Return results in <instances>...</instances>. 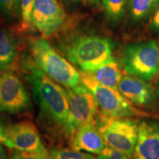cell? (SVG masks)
<instances>
[{"mask_svg":"<svg viewBox=\"0 0 159 159\" xmlns=\"http://www.w3.org/2000/svg\"><path fill=\"white\" fill-rule=\"evenodd\" d=\"M67 1H69V2H76L77 0H67Z\"/></svg>","mask_w":159,"mask_h":159,"instance_id":"28","label":"cell"},{"mask_svg":"<svg viewBox=\"0 0 159 159\" xmlns=\"http://www.w3.org/2000/svg\"><path fill=\"white\" fill-rule=\"evenodd\" d=\"M89 1L93 5H97L99 3V2H100V0H89Z\"/></svg>","mask_w":159,"mask_h":159,"instance_id":"26","label":"cell"},{"mask_svg":"<svg viewBox=\"0 0 159 159\" xmlns=\"http://www.w3.org/2000/svg\"><path fill=\"white\" fill-rule=\"evenodd\" d=\"M35 2V0H21V6H20L21 21L18 27L21 33L28 32L30 30H33L32 14H33Z\"/></svg>","mask_w":159,"mask_h":159,"instance_id":"18","label":"cell"},{"mask_svg":"<svg viewBox=\"0 0 159 159\" xmlns=\"http://www.w3.org/2000/svg\"><path fill=\"white\" fill-rule=\"evenodd\" d=\"M80 74L81 82L94 95L101 114L104 116L114 118L150 116L135 108L119 90L100 84L88 72L80 71Z\"/></svg>","mask_w":159,"mask_h":159,"instance_id":"4","label":"cell"},{"mask_svg":"<svg viewBox=\"0 0 159 159\" xmlns=\"http://www.w3.org/2000/svg\"><path fill=\"white\" fill-rule=\"evenodd\" d=\"M97 126L106 146L122 151L130 158L134 156L138 136L136 121L130 117L114 118L99 114Z\"/></svg>","mask_w":159,"mask_h":159,"instance_id":"6","label":"cell"},{"mask_svg":"<svg viewBox=\"0 0 159 159\" xmlns=\"http://www.w3.org/2000/svg\"><path fill=\"white\" fill-rule=\"evenodd\" d=\"M10 124L11 123H10V120L7 117L4 116V115H0V144L3 142L6 130H7Z\"/></svg>","mask_w":159,"mask_h":159,"instance_id":"23","label":"cell"},{"mask_svg":"<svg viewBox=\"0 0 159 159\" xmlns=\"http://www.w3.org/2000/svg\"><path fill=\"white\" fill-rule=\"evenodd\" d=\"M150 28L152 31L159 33V7L152 14L150 21Z\"/></svg>","mask_w":159,"mask_h":159,"instance_id":"24","label":"cell"},{"mask_svg":"<svg viewBox=\"0 0 159 159\" xmlns=\"http://www.w3.org/2000/svg\"><path fill=\"white\" fill-rule=\"evenodd\" d=\"M156 96L158 97L159 99V80L158 83H157L156 85Z\"/></svg>","mask_w":159,"mask_h":159,"instance_id":"27","label":"cell"},{"mask_svg":"<svg viewBox=\"0 0 159 159\" xmlns=\"http://www.w3.org/2000/svg\"><path fill=\"white\" fill-rule=\"evenodd\" d=\"M68 15L58 0H35L32 14L33 30L43 39H51L64 29Z\"/></svg>","mask_w":159,"mask_h":159,"instance_id":"8","label":"cell"},{"mask_svg":"<svg viewBox=\"0 0 159 159\" xmlns=\"http://www.w3.org/2000/svg\"><path fill=\"white\" fill-rule=\"evenodd\" d=\"M2 144L11 150L29 152H49L43 143L39 127L31 119L11 123Z\"/></svg>","mask_w":159,"mask_h":159,"instance_id":"9","label":"cell"},{"mask_svg":"<svg viewBox=\"0 0 159 159\" xmlns=\"http://www.w3.org/2000/svg\"><path fill=\"white\" fill-rule=\"evenodd\" d=\"M21 0H0V9L6 19L13 21L20 18Z\"/></svg>","mask_w":159,"mask_h":159,"instance_id":"20","label":"cell"},{"mask_svg":"<svg viewBox=\"0 0 159 159\" xmlns=\"http://www.w3.org/2000/svg\"><path fill=\"white\" fill-rule=\"evenodd\" d=\"M50 159H97L86 152L69 148H53L49 151Z\"/></svg>","mask_w":159,"mask_h":159,"instance_id":"19","label":"cell"},{"mask_svg":"<svg viewBox=\"0 0 159 159\" xmlns=\"http://www.w3.org/2000/svg\"><path fill=\"white\" fill-rule=\"evenodd\" d=\"M128 7L132 19L138 21L152 16L159 7V0H128Z\"/></svg>","mask_w":159,"mask_h":159,"instance_id":"16","label":"cell"},{"mask_svg":"<svg viewBox=\"0 0 159 159\" xmlns=\"http://www.w3.org/2000/svg\"><path fill=\"white\" fill-rule=\"evenodd\" d=\"M10 159H50L49 152H39L12 150Z\"/></svg>","mask_w":159,"mask_h":159,"instance_id":"21","label":"cell"},{"mask_svg":"<svg viewBox=\"0 0 159 159\" xmlns=\"http://www.w3.org/2000/svg\"><path fill=\"white\" fill-rule=\"evenodd\" d=\"M105 13L109 19L119 21L124 16L128 0H102Z\"/></svg>","mask_w":159,"mask_h":159,"instance_id":"17","label":"cell"},{"mask_svg":"<svg viewBox=\"0 0 159 159\" xmlns=\"http://www.w3.org/2000/svg\"><path fill=\"white\" fill-rule=\"evenodd\" d=\"M123 69L129 75L150 81L158 74L159 47L155 40L132 43L122 55Z\"/></svg>","mask_w":159,"mask_h":159,"instance_id":"5","label":"cell"},{"mask_svg":"<svg viewBox=\"0 0 159 159\" xmlns=\"http://www.w3.org/2000/svg\"><path fill=\"white\" fill-rule=\"evenodd\" d=\"M30 55L47 76L66 89L80 85V74L76 68L42 37L29 36L26 41Z\"/></svg>","mask_w":159,"mask_h":159,"instance_id":"2","label":"cell"},{"mask_svg":"<svg viewBox=\"0 0 159 159\" xmlns=\"http://www.w3.org/2000/svg\"><path fill=\"white\" fill-rule=\"evenodd\" d=\"M130 158L122 151L106 146L98 154L97 159H130Z\"/></svg>","mask_w":159,"mask_h":159,"instance_id":"22","label":"cell"},{"mask_svg":"<svg viewBox=\"0 0 159 159\" xmlns=\"http://www.w3.org/2000/svg\"><path fill=\"white\" fill-rule=\"evenodd\" d=\"M69 110L77 127L96 125L99 111L94 95L83 83L66 89Z\"/></svg>","mask_w":159,"mask_h":159,"instance_id":"10","label":"cell"},{"mask_svg":"<svg viewBox=\"0 0 159 159\" xmlns=\"http://www.w3.org/2000/svg\"><path fill=\"white\" fill-rule=\"evenodd\" d=\"M118 90L135 106L148 108L156 105V91L144 80L131 75L122 77Z\"/></svg>","mask_w":159,"mask_h":159,"instance_id":"12","label":"cell"},{"mask_svg":"<svg viewBox=\"0 0 159 159\" xmlns=\"http://www.w3.org/2000/svg\"><path fill=\"white\" fill-rule=\"evenodd\" d=\"M31 109L30 96L19 74L0 72V114H22Z\"/></svg>","mask_w":159,"mask_h":159,"instance_id":"7","label":"cell"},{"mask_svg":"<svg viewBox=\"0 0 159 159\" xmlns=\"http://www.w3.org/2000/svg\"><path fill=\"white\" fill-rule=\"evenodd\" d=\"M16 72L28 83L39 108L38 127L52 144L64 138L70 142L77 127L71 115L66 90L47 76L24 49Z\"/></svg>","mask_w":159,"mask_h":159,"instance_id":"1","label":"cell"},{"mask_svg":"<svg viewBox=\"0 0 159 159\" xmlns=\"http://www.w3.org/2000/svg\"><path fill=\"white\" fill-rule=\"evenodd\" d=\"M69 143L73 150L97 155L105 147L104 139L96 125L78 127Z\"/></svg>","mask_w":159,"mask_h":159,"instance_id":"14","label":"cell"},{"mask_svg":"<svg viewBox=\"0 0 159 159\" xmlns=\"http://www.w3.org/2000/svg\"><path fill=\"white\" fill-rule=\"evenodd\" d=\"M134 156L135 159H159V122L139 123Z\"/></svg>","mask_w":159,"mask_h":159,"instance_id":"13","label":"cell"},{"mask_svg":"<svg viewBox=\"0 0 159 159\" xmlns=\"http://www.w3.org/2000/svg\"><path fill=\"white\" fill-rule=\"evenodd\" d=\"M113 50L114 46L110 39L97 35H78L62 47L66 58L85 72L114 60Z\"/></svg>","mask_w":159,"mask_h":159,"instance_id":"3","label":"cell"},{"mask_svg":"<svg viewBox=\"0 0 159 159\" xmlns=\"http://www.w3.org/2000/svg\"><path fill=\"white\" fill-rule=\"evenodd\" d=\"M0 159H10V156L2 144H0Z\"/></svg>","mask_w":159,"mask_h":159,"instance_id":"25","label":"cell"},{"mask_svg":"<svg viewBox=\"0 0 159 159\" xmlns=\"http://www.w3.org/2000/svg\"><path fill=\"white\" fill-rule=\"evenodd\" d=\"M88 73L100 84L116 90H118V85L123 77L120 67L114 60Z\"/></svg>","mask_w":159,"mask_h":159,"instance_id":"15","label":"cell"},{"mask_svg":"<svg viewBox=\"0 0 159 159\" xmlns=\"http://www.w3.org/2000/svg\"><path fill=\"white\" fill-rule=\"evenodd\" d=\"M19 27L0 25V72H16L24 48Z\"/></svg>","mask_w":159,"mask_h":159,"instance_id":"11","label":"cell"}]
</instances>
